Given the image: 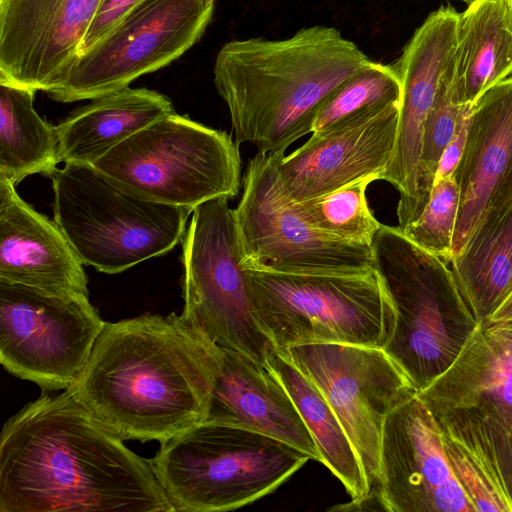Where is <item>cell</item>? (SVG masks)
I'll use <instances>...</instances> for the list:
<instances>
[{"instance_id":"cell-26","label":"cell","mask_w":512,"mask_h":512,"mask_svg":"<svg viewBox=\"0 0 512 512\" xmlns=\"http://www.w3.org/2000/svg\"><path fill=\"white\" fill-rule=\"evenodd\" d=\"M36 91L0 81V177L16 186L57 169L56 127L34 109Z\"/></svg>"},{"instance_id":"cell-24","label":"cell","mask_w":512,"mask_h":512,"mask_svg":"<svg viewBox=\"0 0 512 512\" xmlns=\"http://www.w3.org/2000/svg\"><path fill=\"white\" fill-rule=\"evenodd\" d=\"M290 395L317 446L323 463L351 496L366 499L371 490L358 454L327 399L282 351L273 348L266 361Z\"/></svg>"},{"instance_id":"cell-33","label":"cell","mask_w":512,"mask_h":512,"mask_svg":"<svg viewBox=\"0 0 512 512\" xmlns=\"http://www.w3.org/2000/svg\"><path fill=\"white\" fill-rule=\"evenodd\" d=\"M471 106L466 107L458 119L455 133L439 161L434 183L451 177L460 162L467 138Z\"/></svg>"},{"instance_id":"cell-28","label":"cell","mask_w":512,"mask_h":512,"mask_svg":"<svg viewBox=\"0 0 512 512\" xmlns=\"http://www.w3.org/2000/svg\"><path fill=\"white\" fill-rule=\"evenodd\" d=\"M398 101H401V83L394 65L371 61L325 99L315 117L312 133Z\"/></svg>"},{"instance_id":"cell-20","label":"cell","mask_w":512,"mask_h":512,"mask_svg":"<svg viewBox=\"0 0 512 512\" xmlns=\"http://www.w3.org/2000/svg\"><path fill=\"white\" fill-rule=\"evenodd\" d=\"M213 354L212 385L203 422L264 433L321 462L305 422L267 363L215 344Z\"/></svg>"},{"instance_id":"cell-16","label":"cell","mask_w":512,"mask_h":512,"mask_svg":"<svg viewBox=\"0 0 512 512\" xmlns=\"http://www.w3.org/2000/svg\"><path fill=\"white\" fill-rule=\"evenodd\" d=\"M458 14L449 5L430 13L394 65L401 83L398 129L391 159L379 180L390 183L399 192L397 218L400 229L418 218L424 124L452 60Z\"/></svg>"},{"instance_id":"cell-18","label":"cell","mask_w":512,"mask_h":512,"mask_svg":"<svg viewBox=\"0 0 512 512\" xmlns=\"http://www.w3.org/2000/svg\"><path fill=\"white\" fill-rule=\"evenodd\" d=\"M400 101L312 133L276 163L281 189L293 203L316 198L370 175L389 163L397 136Z\"/></svg>"},{"instance_id":"cell-29","label":"cell","mask_w":512,"mask_h":512,"mask_svg":"<svg viewBox=\"0 0 512 512\" xmlns=\"http://www.w3.org/2000/svg\"><path fill=\"white\" fill-rule=\"evenodd\" d=\"M452 80L451 60L424 124L418 184V217L429 200L441 156L455 133L461 113L468 107L456 102Z\"/></svg>"},{"instance_id":"cell-11","label":"cell","mask_w":512,"mask_h":512,"mask_svg":"<svg viewBox=\"0 0 512 512\" xmlns=\"http://www.w3.org/2000/svg\"><path fill=\"white\" fill-rule=\"evenodd\" d=\"M105 323L89 296L0 279V362L43 392L74 384Z\"/></svg>"},{"instance_id":"cell-36","label":"cell","mask_w":512,"mask_h":512,"mask_svg":"<svg viewBox=\"0 0 512 512\" xmlns=\"http://www.w3.org/2000/svg\"><path fill=\"white\" fill-rule=\"evenodd\" d=\"M461 1H464L466 2L467 4H470L471 2H473L474 0H461Z\"/></svg>"},{"instance_id":"cell-15","label":"cell","mask_w":512,"mask_h":512,"mask_svg":"<svg viewBox=\"0 0 512 512\" xmlns=\"http://www.w3.org/2000/svg\"><path fill=\"white\" fill-rule=\"evenodd\" d=\"M371 492L388 512H475L448 461L441 429L417 393L385 419Z\"/></svg>"},{"instance_id":"cell-5","label":"cell","mask_w":512,"mask_h":512,"mask_svg":"<svg viewBox=\"0 0 512 512\" xmlns=\"http://www.w3.org/2000/svg\"><path fill=\"white\" fill-rule=\"evenodd\" d=\"M310 458L279 439L200 422L161 443L150 459L174 511H230L276 490Z\"/></svg>"},{"instance_id":"cell-35","label":"cell","mask_w":512,"mask_h":512,"mask_svg":"<svg viewBox=\"0 0 512 512\" xmlns=\"http://www.w3.org/2000/svg\"><path fill=\"white\" fill-rule=\"evenodd\" d=\"M492 325V324H490ZM496 326L497 328H499L500 330L506 332L507 334H509L510 336H512V324H502V325H494Z\"/></svg>"},{"instance_id":"cell-3","label":"cell","mask_w":512,"mask_h":512,"mask_svg":"<svg viewBox=\"0 0 512 512\" xmlns=\"http://www.w3.org/2000/svg\"><path fill=\"white\" fill-rule=\"evenodd\" d=\"M370 62L339 30L315 25L285 39L230 41L216 56L213 76L235 142L278 154L312 132L325 99Z\"/></svg>"},{"instance_id":"cell-1","label":"cell","mask_w":512,"mask_h":512,"mask_svg":"<svg viewBox=\"0 0 512 512\" xmlns=\"http://www.w3.org/2000/svg\"><path fill=\"white\" fill-rule=\"evenodd\" d=\"M58 511H174L150 459L69 388L26 404L0 437V512Z\"/></svg>"},{"instance_id":"cell-31","label":"cell","mask_w":512,"mask_h":512,"mask_svg":"<svg viewBox=\"0 0 512 512\" xmlns=\"http://www.w3.org/2000/svg\"><path fill=\"white\" fill-rule=\"evenodd\" d=\"M460 204V189L453 176L434 183L420 216L406 228V237L423 250L448 264Z\"/></svg>"},{"instance_id":"cell-4","label":"cell","mask_w":512,"mask_h":512,"mask_svg":"<svg viewBox=\"0 0 512 512\" xmlns=\"http://www.w3.org/2000/svg\"><path fill=\"white\" fill-rule=\"evenodd\" d=\"M371 249L396 311L383 349L418 392L450 367L479 323L449 264L418 247L398 226L382 224Z\"/></svg>"},{"instance_id":"cell-21","label":"cell","mask_w":512,"mask_h":512,"mask_svg":"<svg viewBox=\"0 0 512 512\" xmlns=\"http://www.w3.org/2000/svg\"><path fill=\"white\" fill-rule=\"evenodd\" d=\"M0 177V279L57 295L89 296L83 263L55 221Z\"/></svg>"},{"instance_id":"cell-19","label":"cell","mask_w":512,"mask_h":512,"mask_svg":"<svg viewBox=\"0 0 512 512\" xmlns=\"http://www.w3.org/2000/svg\"><path fill=\"white\" fill-rule=\"evenodd\" d=\"M452 176L460 189L453 257L484 223L512 206V75L472 104L464 152Z\"/></svg>"},{"instance_id":"cell-7","label":"cell","mask_w":512,"mask_h":512,"mask_svg":"<svg viewBox=\"0 0 512 512\" xmlns=\"http://www.w3.org/2000/svg\"><path fill=\"white\" fill-rule=\"evenodd\" d=\"M254 315L276 349L310 343L384 348L396 311L381 278L244 267Z\"/></svg>"},{"instance_id":"cell-10","label":"cell","mask_w":512,"mask_h":512,"mask_svg":"<svg viewBox=\"0 0 512 512\" xmlns=\"http://www.w3.org/2000/svg\"><path fill=\"white\" fill-rule=\"evenodd\" d=\"M417 395L441 432L490 461L512 500V336L478 324L450 367Z\"/></svg>"},{"instance_id":"cell-23","label":"cell","mask_w":512,"mask_h":512,"mask_svg":"<svg viewBox=\"0 0 512 512\" xmlns=\"http://www.w3.org/2000/svg\"><path fill=\"white\" fill-rule=\"evenodd\" d=\"M452 72L455 100L468 106L512 75V0H474L458 14Z\"/></svg>"},{"instance_id":"cell-13","label":"cell","mask_w":512,"mask_h":512,"mask_svg":"<svg viewBox=\"0 0 512 512\" xmlns=\"http://www.w3.org/2000/svg\"><path fill=\"white\" fill-rule=\"evenodd\" d=\"M280 154L258 152L246 168L234 209L243 266L285 273L374 271L371 246L330 238L298 214L281 189Z\"/></svg>"},{"instance_id":"cell-30","label":"cell","mask_w":512,"mask_h":512,"mask_svg":"<svg viewBox=\"0 0 512 512\" xmlns=\"http://www.w3.org/2000/svg\"><path fill=\"white\" fill-rule=\"evenodd\" d=\"M442 441L453 472L475 512H512V500L490 461L449 434L442 432Z\"/></svg>"},{"instance_id":"cell-32","label":"cell","mask_w":512,"mask_h":512,"mask_svg":"<svg viewBox=\"0 0 512 512\" xmlns=\"http://www.w3.org/2000/svg\"><path fill=\"white\" fill-rule=\"evenodd\" d=\"M142 1L143 0H102L83 40L80 55L106 36L126 14Z\"/></svg>"},{"instance_id":"cell-6","label":"cell","mask_w":512,"mask_h":512,"mask_svg":"<svg viewBox=\"0 0 512 512\" xmlns=\"http://www.w3.org/2000/svg\"><path fill=\"white\" fill-rule=\"evenodd\" d=\"M50 178L54 221L81 262L107 274L172 250L193 212L144 197L91 164L65 163Z\"/></svg>"},{"instance_id":"cell-27","label":"cell","mask_w":512,"mask_h":512,"mask_svg":"<svg viewBox=\"0 0 512 512\" xmlns=\"http://www.w3.org/2000/svg\"><path fill=\"white\" fill-rule=\"evenodd\" d=\"M370 175L325 195L294 203L298 214L320 233L341 241L371 246L381 223L370 210L366 190Z\"/></svg>"},{"instance_id":"cell-22","label":"cell","mask_w":512,"mask_h":512,"mask_svg":"<svg viewBox=\"0 0 512 512\" xmlns=\"http://www.w3.org/2000/svg\"><path fill=\"white\" fill-rule=\"evenodd\" d=\"M174 112L167 96L146 88L126 87L92 99L55 126L59 162L92 164L134 133Z\"/></svg>"},{"instance_id":"cell-9","label":"cell","mask_w":512,"mask_h":512,"mask_svg":"<svg viewBox=\"0 0 512 512\" xmlns=\"http://www.w3.org/2000/svg\"><path fill=\"white\" fill-rule=\"evenodd\" d=\"M228 200L211 199L192 212L182 247L181 316L211 343L266 364L275 346L254 315Z\"/></svg>"},{"instance_id":"cell-34","label":"cell","mask_w":512,"mask_h":512,"mask_svg":"<svg viewBox=\"0 0 512 512\" xmlns=\"http://www.w3.org/2000/svg\"><path fill=\"white\" fill-rule=\"evenodd\" d=\"M485 323L492 325L512 324V291Z\"/></svg>"},{"instance_id":"cell-14","label":"cell","mask_w":512,"mask_h":512,"mask_svg":"<svg viewBox=\"0 0 512 512\" xmlns=\"http://www.w3.org/2000/svg\"><path fill=\"white\" fill-rule=\"evenodd\" d=\"M282 350L322 392L349 436L372 491L378 481L384 422L391 410L417 393L383 348L310 343Z\"/></svg>"},{"instance_id":"cell-25","label":"cell","mask_w":512,"mask_h":512,"mask_svg":"<svg viewBox=\"0 0 512 512\" xmlns=\"http://www.w3.org/2000/svg\"><path fill=\"white\" fill-rule=\"evenodd\" d=\"M449 266L474 318L485 323L512 291V206L484 223Z\"/></svg>"},{"instance_id":"cell-2","label":"cell","mask_w":512,"mask_h":512,"mask_svg":"<svg viewBox=\"0 0 512 512\" xmlns=\"http://www.w3.org/2000/svg\"><path fill=\"white\" fill-rule=\"evenodd\" d=\"M213 345L175 312L106 322L69 389L123 440L161 444L203 422Z\"/></svg>"},{"instance_id":"cell-8","label":"cell","mask_w":512,"mask_h":512,"mask_svg":"<svg viewBox=\"0 0 512 512\" xmlns=\"http://www.w3.org/2000/svg\"><path fill=\"white\" fill-rule=\"evenodd\" d=\"M91 165L144 197L192 211L211 199L234 198L241 185L240 153L231 136L176 112Z\"/></svg>"},{"instance_id":"cell-17","label":"cell","mask_w":512,"mask_h":512,"mask_svg":"<svg viewBox=\"0 0 512 512\" xmlns=\"http://www.w3.org/2000/svg\"><path fill=\"white\" fill-rule=\"evenodd\" d=\"M102 0H0V81L57 88L80 55Z\"/></svg>"},{"instance_id":"cell-12","label":"cell","mask_w":512,"mask_h":512,"mask_svg":"<svg viewBox=\"0 0 512 512\" xmlns=\"http://www.w3.org/2000/svg\"><path fill=\"white\" fill-rule=\"evenodd\" d=\"M215 1L143 0L80 55L47 94L63 103L92 100L169 65L200 41Z\"/></svg>"}]
</instances>
